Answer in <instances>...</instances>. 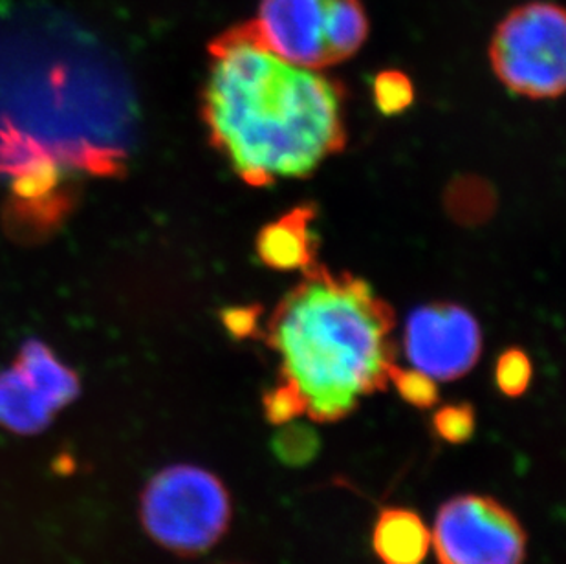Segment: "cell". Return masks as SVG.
<instances>
[{
  "label": "cell",
  "mask_w": 566,
  "mask_h": 564,
  "mask_svg": "<svg viewBox=\"0 0 566 564\" xmlns=\"http://www.w3.org/2000/svg\"><path fill=\"white\" fill-rule=\"evenodd\" d=\"M202 116L214 149L253 187L303 178L345 147V88L289 63L262 43L255 22L214 39Z\"/></svg>",
  "instance_id": "6da1fadb"
},
{
  "label": "cell",
  "mask_w": 566,
  "mask_h": 564,
  "mask_svg": "<svg viewBox=\"0 0 566 564\" xmlns=\"http://www.w3.org/2000/svg\"><path fill=\"white\" fill-rule=\"evenodd\" d=\"M395 312L375 290L315 262L268 321L266 343L315 421H337L389 384Z\"/></svg>",
  "instance_id": "7a4b0ae2"
},
{
  "label": "cell",
  "mask_w": 566,
  "mask_h": 564,
  "mask_svg": "<svg viewBox=\"0 0 566 564\" xmlns=\"http://www.w3.org/2000/svg\"><path fill=\"white\" fill-rule=\"evenodd\" d=\"M253 22L268 50L312 70L347 61L369 35L361 0H261Z\"/></svg>",
  "instance_id": "3957f363"
},
{
  "label": "cell",
  "mask_w": 566,
  "mask_h": 564,
  "mask_svg": "<svg viewBox=\"0 0 566 564\" xmlns=\"http://www.w3.org/2000/svg\"><path fill=\"white\" fill-rule=\"evenodd\" d=\"M231 521L230 493L214 474L172 466L142 495V522L156 543L180 555L202 554L219 543Z\"/></svg>",
  "instance_id": "277c9868"
},
{
  "label": "cell",
  "mask_w": 566,
  "mask_h": 564,
  "mask_svg": "<svg viewBox=\"0 0 566 564\" xmlns=\"http://www.w3.org/2000/svg\"><path fill=\"white\" fill-rule=\"evenodd\" d=\"M499 80L518 96L551 100L565 91L566 22L562 6H518L497 27L490 46Z\"/></svg>",
  "instance_id": "5b68a950"
},
{
  "label": "cell",
  "mask_w": 566,
  "mask_h": 564,
  "mask_svg": "<svg viewBox=\"0 0 566 564\" xmlns=\"http://www.w3.org/2000/svg\"><path fill=\"white\" fill-rule=\"evenodd\" d=\"M440 564H523L526 533L512 511L481 495L440 508L433 533Z\"/></svg>",
  "instance_id": "8992f818"
},
{
  "label": "cell",
  "mask_w": 566,
  "mask_h": 564,
  "mask_svg": "<svg viewBox=\"0 0 566 564\" xmlns=\"http://www.w3.org/2000/svg\"><path fill=\"white\" fill-rule=\"evenodd\" d=\"M77 395V376L49 346L28 341L15 363L0 373V426L19 435L39 432Z\"/></svg>",
  "instance_id": "52a82bcc"
},
{
  "label": "cell",
  "mask_w": 566,
  "mask_h": 564,
  "mask_svg": "<svg viewBox=\"0 0 566 564\" xmlns=\"http://www.w3.org/2000/svg\"><path fill=\"white\" fill-rule=\"evenodd\" d=\"M403 345L412 368L439 382H453L479 362L481 326L462 306L426 304L409 315Z\"/></svg>",
  "instance_id": "ba28073f"
},
{
  "label": "cell",
  "mask_w": 566,
  "mask_h": 564,
  "mask_svg": "<svg viewBox=\"0 0 566 564\" xmlns=\"http://www.w3.org/2000/svg\"><path fill=\"white\" fill-rule=\"evenodd\" d=\"M315 209L300 206L262 229L256 237V255L266 267L281 272H306L315 264L317 239L311 226Z\"/></svg>",
  "instance_id": "9c48e42d"
},
{
  "label": "cell",
  "mask_w": 566,
  "mask_h": 564,
  "mask_svg": "<svg viewBox=\"0 0 566 564\" xmlns=\"http://www.w3.org/2000/svg\"><path fill=\"white\" fill-rule=\"evenodd\" d=\"M373 544L385 564H420L428 555L431 535L415 511L389 508L376 522Z\"/></svg>",
  "instance_id": "30bf717a"
},
{
  "label": "cell",
  "mask_w": 566,
  "mask_h": 564,
  "mask_svg": "<svg viewBox=\"0 0 566 564\" xmlns=\"http://www.w3.org/2000/svg\"><path fill=\"white\" fill-rule=\"evenodd\" d=\"M448 206L454 219L479 222L492 213L493 192L481 180H460L449 191Z\"/></svg>",
  "instance_id": "8fae6325"
},
{
  "label": "cell",
  "mask_w": 566,
  "mask_h": 564,
  "mask_svg": "<svg viewBox=\"0 0 566 564\" xmlns=\"http://www.w3.org/2000/svg\"><path fill=\"white\" fill-rule=\"evenodd\" d=\"M273 452L286 466H305L317 455L319 438L308 426H286L273 437Z\"/></svg>",
  "instance_id": "7c38bea8"
},
{
  "label": "cell",
  "mask_w": 566,
  "mask_h": 564,
  "mask_svg": "<svg viewBox=\"0 0 566 564\" xmlns=\"http://www.w3.org/2000/svg\"><path fill=\"white\" fill-rule=\"evenodd\" d=\"M412 97H415V88H412L411 80L403 72L387 70V72L376 75V107L385 116H395V114L406 111L411 105Z\"/></svg>",
  "instance_id": "4fadbf2b"
},
{
  "label": "cell",
  "mask_w": 566,
  "mask_h": 564,
  "mask_svg": "<svg viewBox=\"0 0 566 564\" xmlns=\"http://www.w3.org/2000/svg\"><path fill=\"white\" fill-rule=\"evenodd\" d=\"M389 382L395 384L401 398L417 407H431L439 401V389L434 379L417 368H400L392 365Z\"/></svg>",
  "instance_id": "5bb4252c"
},
{
  "label": "cell",
  "mask_w": 566,
  "mask_h": 564,
  "mask_svg": "<svg viewBox=\"0 0 566 564\" xmlns=\"http://www.w3.org/2000/svg\"><path fill=\"white\" fill-rule=\"evenodd\" d=\"M499 389L510 398H517L528 389L532 379V363L523 351L512 348L499 357L497 370H495Z\"/></svg>",
  "instance_id": "9a60e30c"
},
{
  "label": "cell",
  "mask_w": 566,
  "mask_h": 564,
  "mask_svg": "<svg viewBox=\"0 0 566 564\" xmlns=\"http://www.w3.org/2000/svg\"><path fill=\"white\" fill-rule=\"evenodd\" d=\"M434 431L442 440L462 443L475 431V412L468 404L449 405L434 415Z\"/></svg>",
  "instance_id": "2e32d148"
},
{
  "label": "cell",
  "mask_w": 566,
  "mask_h": 564,
  "mask_svg": "<svg viewBox=\"0 0 566 564\" xmlns=\"http://www.w3.org/2000/svg\"><path fill=\"white\" fill-rule=\"evenodd\" d=\"M266 418L273 426H284L297 416L306 415V404L294 385L283 384L264 396Z\"/></svg>",
  "instance_id": "e0dca14e"
},
{
  "label": "cell",
  "mask_w": 566,
  "mask_h": 564,
  "mask_svg": "<svg viewBox=\"0 0 566 564\" xmlns=\"http://www.w3.org/2000/svg\"><path fill=\"white\" fill-rule=\"evenodd\" d=\"M259 306H239V309H228L222 314V323L226 331L237 340H247L253 337L259 328Z\"/></svg>",
  "instance_id": "ac0fdd59"
}]
</instances>
